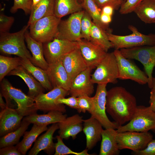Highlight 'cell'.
Masks as SVG:
<instances>
[{
	"label": "cell",
	"instance_id": "10",
	"mask_svg": "<svg viewBox=\"0 0 155 155\" xmlns=\"http://www.w3.org/2000/svg\"><path fill=\"white\" fill-rule=\"evenodd\" d=\"M113 52L117 63L119 79L131 80L141 85L148 84V79L146 73L123 56L119 50L115 49Z\"/></svg>",
	"mask_w": 155,
	"mask_h": 155
},
{
	"label": "cell",
	"instance_id": "9",
	"mask_svg": "<svg viewBox=\"0 0 155 155\" xmlns=\"http://www.w3.org/2000/svg\"><path fill=\"white\" fill-rule=\"evenodd\" d=\"M69 94L68 91L61 87H54L48 93H41L34 98L36 107L38 110L45 113L53 111L65 113L66 111L65 106L59 103L58 100Z\"/></svg>",
	"mask_w": 155,
	"mask_h": 155
},
{
	"label": "cell",
	"instance_id": "3",
	"mask_svg": "<svg viewBox=\"0 0 155 155\" xmlns=\"http://www.w3.org/2000/svg\"><path fill=\"white\" fill-rule=\"evenodd\" d=\"M29 27L27 25L16 32L0 33L1 53L16 55L30 60L32 56L27 49L25 42V34Z\"/></svg>",
	"mask_w": 155,
	"mask_h": 155
},
{
	"label": "cell",
	"instance_id": "26",
	"mask_svg": "<svg viewBox=\"0 0 155 155\" xmlns=\"http://www.w3.org/2000/svg\"><path fill=\"white\" fill-rule=\"evenodd\" d=\"M67 117L66 115L58 111L48 112L46 114L37 113L26 116L23 119L30 123L39 125H47L50 124L58 123L63 121Z\"/></svg>",
	"mask_w": 155,
	"mask_h": 155
},
{
	"label": "cell",
	"instance_id": "52",
	"mask_svg": "<svg viewBox=\"0 0 155 155\" xmlns=\"http://www.w3.org/2000/svg\"><path fill=\"white\" fill-rule=\"evenodd\" d=\"M125 0H121V1L123 2V3Z\"/></svg>",
	"mask_w": 155,
	"mask_h": 155
},
{
	"label": "cell",
	"instance_id": "47",
	"mask_svg": "<svg viewBox=\"0 0 155 155\" xmlns=\"http://www.w3.org/2000/svg\"><path fill=\"white\" fill-rule=\"evenodd\" d=\"M149 106L153 111L155 112V91L151 90L149 100Z\"/></svg>",
	"mask_w": 155,
	"mask_h": 155
},
{
	"label": "cell",
	"instance_id": "22",
	"mask_svg": "<svg viewBox=\"0 0 155 155\" xmlns=\"http://www.w3.org/2000/svg\"><path fill=\"white\" fill-rule=\"evenodd\" d=\"M102 127L101 123L92 116L83 120V131L86 136V148L88 150H92L101 140Z\"/></svg>",
	"mask_w": 155,
	"mask_h": 155
},
{
	"label": "cell",
	"instance_id": "32",
	"mask_svg": "<svg viewBox=\"0 0 155 155\" xmlns=\"http://www.w3.org/2000/svg\"><path fill=\"white\" fill-rule=\"evenodd\" d=\"M108 32L92 22L90 32V41L107 52L113 46L107 35Z\"/></svg>",
	"mask_w": 155,
	"mask_h": 155
},
{
	"label": "cell",
	"instance_id": "4",
	"mask_svg": "<svg viewBox=\"0 0 155 155\" xmlns=\"http://www.w3.org/2000/svg\"><path fill=\"white\" fill-rule=\"evenodd\" d=\"M128 28L132 32L131 34L128 35H118L111 32H107L108 38L115 49L155 45V34H143L131 25H129Z\"/></svg>",
	"mask_w": 155,
	"mask_h": 155
},
{
	"label": "cell",
	"instance_id": "8",
	"mask_svg": "<svg viewBox=\"0 0 155 155\" xmlns=\"http://www.w3.org/2000/svg\"><path fill=\"white\" fill-rule=\"evenodd\" d=\"M118 69L117 59L113 52L107 53L91 74L92 82L98 84H115L118 78Z\"/></svg>",
	"mask_w": 155,
	"mask_h": 155
},
{
	"label": "cell",
	"instance_id": "29",
	"mask_svg": "<svg viewBox=\"0 0 155 155\" xmlns=\"http://www.w3.org/2000/svg\"><path fill=\"white\" fill-rule=\"evenodd\" d=\"M20 65L29 72L46 90L53 88L48 77L46 70L33 65L30 59L21 58Z\"/></svg>",
	"mask_w": 155,
	"mask_h": 155
},
{
	"label": "cell",
	"instance_id": "33",
	"mask_svg": "<svg viewBox=\"0 0 155 155\" xmlns=\"http://www.w3.org/2000/svg\"><path fill=\"white\" fill-rule=\"evenodd\" d=\"M30 124L23 119L18 128L1 137L0 148L18 144L20 137L24 135Z\"/></svg>",
	"mask_w": 155,
	"mask_h": 155
},
{
	"label": "cell",
	"instance_id": "35",
	"mask_svg": "<svg viewBox=\"0 0 155 155\" xmlns=\"http://www.w3.org/2000/svg\"><path fill=\"white\" fill-rule=\"evenodd\" d=\"M21 57L0 55V81L12 70L20 65Z\"/></svg>",
	"mask_w": 155,
	"mask_h": 155
},
{
	"label": "cell",
	"instance_id": "11",
	"mask_svg": "<svg viewBox=\"0 0 155 155\" xmlns=\"http://www.w3.org/2000/svg\"><path fill=\"white\" fill-rule=\"evenodd\" d=\"M43 45L44 56L49 64L62 60L66 54L79 48L77 42L56 37Z\"/></svg>",
	"mask_w": 155,
	"mask_h": 155
},
{
	"label": "cell",
	"instance_id": "7",
	"mask_svg": "<svg viewBox=\"0 0 155 155\" xmlns=\"http://www.w3.org/2000/svg\"><path fill=\"white\" fill-rule=\"evenodd\" d=\"M61 20L54 15L42 18L29 26V34L33 39L42 43L51 41L57 35Z\"/></svg>",
	"mask_w": 155,
	"mask_h": 155
},
{
	"label": "cell",
	"instance_id": "41",
	"mask_svg": "<svg viewBox=\"0 0 155 155\" xmlns=\"http://www.w3.org/2000/svg\"><path fill=\"white\" fill-rule=\"evenodd\" d=\"M15 20L12 16L5 15L3 13L0 14V33L9 32Z\"/></svg>",
	"mask_w": 155,
	"mask_h": 155
},
{
	"label": "cell",
	"instance_id": "48",
	"mask_svg": "<svg viewBox=\"0 0 155 155\" xmlns=\"http://www.w3.org/2000/svg\"><path fill=\"white\" fill-rule=\"evenodd\" d=\"M100 19L103 24L108 25L112 21V16L101 13Z\"/></svg>",
	"mask_w": 155,
	"mask_h": 155
},
{
	"label": "cell",
	"instance_id": "5",
	"mask_svg": "<svg viewBox=\"0 0 155 155\" xmlns=\"http://www.w3.org/2000/svg\"><path fill=\"white\" fill-rule=\"evenodd\" d=\"M155 131V112L149 106H137L131 120L127 124L119 126L117 132L127 131L138 132Z\"/></svg>",
	"mask_w": 155,
	"mask_h": 155
},
{
	"label": "cell",
	"instance_id": "38",
	"mask_svg": "<svg viewBox=\"0 0 155 155\" xmlns=\"http://www.w3.org/2000/svg\"><path fill=\"white\" fill-rule=\"evenodd\" d=\"M92 22L90 16L85 10L81 22V32L82 38H84L90 41V32Z\"/></svg>",
	"mask_w": 155,
	"mask_h": 155
},
{
	"label": "cell",
	"instance_id": "25",
	"mask_svg": "<svg viewBox=\"0 0 155 155\" xmlns=\"http://www.w3.org/2000/svg\"><path fill=\"white\" fill-rule=\"evenodd\" d=\"M112 128L103 129L100 155H117L120 153L116 139L117 130Z\"/></svg>",
	"mask_w": 155,
	"mask_h": 155
},
{
	"label": "cell",
	"instance_id": "39",
	"mask_svg": "<svg viewBox=\"0 0 155 155\" xmlns=\"http://www.w3.org/2000/svg\"><path fill=\"white\" fill-rule=\"evenodd\" d=\"M32 7V0H14V4L10 9V12L15 13L20 9L27 15L30 14Z\"/></svg>",
	"mask_w": 155,
	"mask_h": 155
},
{
	"label": "cell",
	"instance_id": "51",
	"mask_svg": "<svg viewBox=\"0 0 155 155\" xmlns=\"http://www.w3.org/2000/svg\"><path fill=\"white\" fill-rule=\"evenodd\" d=\"M40 0H32V7L36 5L39 3Z\"/></svg>",
	"mask_w": 155,
	"mask_h": 155
},
{
	"label": "cell",
	"instance_id": "31",
	"mask_svg": "<svg viewBox=\"0 0 155 155\" xmlns=\"http://www.w3.org/2000/svg\"><path fill=\"white\" fill-rule=\"evenodd\" d=\"M134 12L146 24L155 23V0H144L135 8Z\"/></svg>",
	"mask_w": 155,
	"mask_h": 155
},
{
	"label": "cell",
	"instance_id": "40",
	"mask_svg": "<svg viewBox=\"0 0 155 155\" xmlns=\"http://www.w3.org/2000/svg\"><path fill=\"white\" fill-rule=\"evenodd\" d=\"M144 0H125L119 10L120 13L125 14L134 11L136 7Z\"/></svg>",
	"mask_w": 155,
	"mask_h": 155
},
{
	"label": "cell",
	"instance_id": "2",
	"mask_svg": "<svg viewBox=\"0 0 155 155\" xmlns=\"http://www.w3.org/2000/svg\"><path fill=\"white\" fill-rule=\"evenodd\" d=\"M0 92L5 98L7 107L13 108L14 102L18 112L24 117L37 113L34 99L24 93L20 89L13 86L7 79L0 82Z\"/></svg>",
	"mask_w": 155,
	"mask_h": 155
},
{
	"label": "cell",
	"instance_id": "46",
	"mask_svg": "<svg viewBox=\"0 0 155 155\" xmlns=\"http://www.w3.org/2000/svg\"><path fill=\"white\" fill-rule=\"evenodd\" d=\"M114 8L110 5H106L101 9V13L112 16L114 10Z\"/></svg>",
	"mask_w": 155,
	"mask_h": 155
},
{
	"label": "cell",
	"instance_id": "44",
	"mask_svg": "<svg viewBox=\"0 0 155 155\" xmlns=\"http://www.w3.org/2000/svg\"><path fill=\"white\" fill-rule=\"evenodd\" d=\"M58 102L59 104L66 105L76 110L78 108L77 97L71 96L68 98L63 97L58 99Z\"/></svg>",
	"mask_w": 155,
	"mask_h": 155
},
{
	"label": "cell",
	"instance_id": "37",
	"mask_svg": "<svg viewBox=\"0 0 155 155\" xmlns=\"http://www.w3.org/2000/svg\"><path fill=\"white\" fill-rule=\"evenodd\" d=\"M77 99L78 108L77 111L79 113H85L88 111L90 114L94 107L93 97L84 95L78 97Z\"/></svg>",
	"mask_w": 155,
	"mask_h": 155
},
{
	"label": "cell",
	"instance_id": "15",
	"mask_svg": "<svg viewBox=\"0 0 155 155\" xmlns=\"http://www.w3.org/2000/svg\"><path fill=\"white\" fill-rule=\"evenodd\" d=\"M77 42L87 67L92 69L96 67L107 53L101 47L91 41L81 39Z\"/></svg>",
	"mask_w": 155,
	"mask_h": 155
},
{
	"label": "cell",
	"instance_id": "17",
	"mask_svg": "<svg viewBox=\"0 0 155 155\" xmlns=\"http://www.w3.org/2000/svg\"><path fill=\"white\" fill-rule=\"evenodd\" d=\"M46 71L53 88L60 87L69 92L71 80L62 64V60L49 64Z\"/></svg>",
	"mask_w": 155,
	"mask_h": 155
},
{
	"label": "cell",
	"instance_id": "21",
	"mask_svg": "<svg viewBox=\"0 0 155 155\" xmlns=\"http://www.w3.org/2000/svg\"><path fill=\"white\" fill-rule=\"evenodd\" d=\"M83 120L82 116L76 114L58 123L59 135L63 139H68L70 137L75 139L83 130Z\"/></svg>",
	"mask_w": 155,
	"mask_h": 155
},
{
	"label": "cell",
	"instance_id": "23",
	"mask_svg": "<svg viewBox=\"0 0 155 155\" xmlns=\"http://www.w3.org/2000/svg\"><path fill=\"white\" fill-rule=\"evenodd\" d=\"M25 38L28 48L32 55L30 60L31 62L34 65L46 70L49 64L44 56L43 43L33 39L28 30L25 34Z\"/></svg>",
	"mask_w": 155,
	"mask_h": 155
},
{
	"label": "cell",
	"instance_id": "49",
	"mask_svg": "<svg viewBox=\"0 0 155 155\" xmlns=\"http://www.w3.org/2000/svg\"><path fill=\"white\" fill-rule=\"evenodd\" d=\"M3 96L1 93H0V106L1 108V110H3L6 107V105L3 99Z\"/></svg>",
	"mask_w": 155,
	"mask_h": 155
},
{
	"label": "cell",
	"instance_id": "1",
	"mask_svg": "<svg viewBox=\"0 0 155 155\" xmlns=\"http://www.w3.org/2000/svg\"><path fill=\"white\" fill-rule=\"evenodd\" d=\"M137 106L135 97L121 86L107 91L106 111L119 126L131 119Z\"/></svg>",
	"mask_w": 155,
	"mask_h": 155
},
{
	"label": "cell",
	"instance_id": "45",
	"mask_svg": "<svg viewBox=\"0 0 155 155\" xmlns=\"http://www.w3.org/2000/svg\"><path fill=\"white\" fill-rule=\"evenodd\" d=\"M0 155H22L16 147L9 146L0 148Z\"/></svg>",
	"mask_w": 155,
	"mask_h": 155
},
{
	"label": "cell",
	"instance_id": "53",
	"mask_svg": "<svg viewBox=\"0 0 155 155\" xmlns=\"http://www.w3.org/2000/svg\"></svg>",
	"mask_w": 155,
	"mask_h": 155
},
{
	"label": "cell",
	"instance_id": "30",
	"mask_svg": "<svg viewBox=\"0 0 155 155\" xmlns=\"http://www.w3.org/2000/svg\"><path fill=\"white\" fill-rule=\"evenodd\" d=\"M82 3L78 0H55L54 15L61 19L68 15L82 11Z\"/></svg>",
	"mask_w": 155,
	"mask_h": 155
},
{
	"label": "cell",
	"instance_id": "28",
	"mask_svg": "<svg viewBox=\"0 0 155 155\" xmlns=\"http://www.w3.org/2000/svg\"><path fill=\"white\" fill-rule=\"evenodd\" d=\"M55 0H41L32 8L27 25L29 26L40 18L54 15Z\"/></svg>",
	"mask_w": 155,
	"mask_h": 155
},
{
	"label": "cell",
	"instance_id": "43",
	"mask_svg": "<svg viewBox=\"0 0 155 155\" xmlns=\"http://www.w3.org/2000/svg\"><path fill=\"white\" fill-rule=\"evenodd\" d=\"M95 3L100 9L106 5L112 6L115 10L120 8L123 2L121 0H94Z\"/></svg>",
	"mask_w": 155,
	"mask_h": 155
},
{
	"label": "cell",
	"instance_id": "36",
	"mask_svg": "<svg viewBox=\"0 0 155 155\" xmlns=\"http://www.w3.org/2000/svg\"><path fill=\"white\" fill-rule=\"evenodd\" d=\"M56 138L57 142L55 143V151L54 155H65L73 154L75 155H90L88 152V150L86 149L80 152H75L72 150L64 143L63 139L59 135H57Z\"/></svg>",
	"mask_w": 155,
	"mask_h": 155
},
{
	"label": "cell",
	"instance_id": "14",
	"mask_svg": "<svg viewBox=\"0 0 155 155\" xmlns=\"http://www.w3.org/2000/svg\"><path fill=\"white\" fill-rule=\"evenodd\" d=\"M85 10L72 13L67 19L61 20L55 37L70 41L78 42L82 39L81 26Z\"/></svg>",
	"mask_w": 155,
	"mask_h": 155
},
{
	"label": "cell",
	"instance_id": "16",
	"mask_svg": "<svg viewBox=\"0 0 155 155\" xmlns=\"http://www.w3.org/2000/svg\"><path fill=\"white\" fill-rule=\"evenodd\" d=\"M92 69L88 67L71 81L69 94L77 97L86 95L90 96L94 91V84L91 78Z\"/></svg>",
	"mask_w": 155,
	"mask_h": 155
},
{
	"label": "cell",
	"instance_id": "27",
	"mask_svg": "<svg viewBox=\"0 0 155 155\" xmlns=\"http://www.w3.org/2000/svg\"><path fill=\"white\" fill-rule=\"evenodd\" d=\"M48 129L47 125H39L33 124L30 131L25 132L22 140L16 146L22 155L26 154L38 136Z\"/></svg>",
	"mask_w": 155,
	"mask_h": 155
},
{
	"label": "cell",
	"instance_id": "24",
	"mask_svg": "<svg viewBox=\"0 0 155 155\" xmlns=\"http://www.w3.org/2000/svg\"><path fill=\"white\" fill-rule=\"evenodd\" d=\"M8 75H16L21 78L28 88V95L33 98L44 91L45 89L40 83L22 65L11 71Z\"/></svg>",
	"mask_w": 155,
	"mask_h": 155
},
{
	"label": "cell",
	"instance_id": "18",
	"mask_svg": "<svg viewBox=\"0 0 155 155\" xmlns=\"http://www.w3.org/2000/svg\"><path fill=\"white\" fill-rule=\"evenodd\" d=\"M62 62L71 81L88 67L79 48L65 55Z\"/></svg>",
	"mask_w": 155,
	"mask_h": 155
},
{
	"label": "cell",
	"instance_id": "34",
	"mask_svg": "<svg viewBox=\"0 0 155 155\" xmlns=\"http://www.w3.org/2000/svg\"><path fill=\"white\" fill-rule=\"evenodd\" d=\"M82 4L83 8L93 20V22L107 32L108 26L102 22L100 19L101 9L98 7L94 0H83Z\"/></svg>",
	"mask_w": 155,
	"mask_h": 155
},
{
	"label": "cell",
	"instance_id": "12",
	"mask_svg": "<svg viewBox=\"0 0 155 155\" xmlns=\"http://www.w3.org/2000/svg\"><path fill=\"white\" fill-rule=\"evenodd\" d=\"M153 136L148 132L127 131L117 132L116 139L119 149H128L132 151L142 150L153 139Z\"/></svg>",
	"mask_w": 155,
	"mask_h": 155
},
{
	"label": "cell",
	"instance_id": "42",
	"mask_svg": "<svg viewBox=\"0 0 155 155\" xmlns=\"http://www.w3.org/2000/svg\"><path fill=\"white\" fill-rule=\"evenodd\" d=\"M131 154L135 155H155V139H152L144 149L132 151Z\"/></svg>",
	"mask_w": 155,
	"mask_h": 155
},
{
	"label": "cell",
	"instance_id": "6",
	"mask_svg": "<svg viewBox=\"0 0 155 155\" xmlns=\"http://www.w3.org/2000/svg\"><path fill=\"white\" fill-rule=\"evenodd\" d=\"M119 50L126 58L136 60L143 65L148 79V86L151 89L152 73L155 66V45L136 46Z\"/></svg>",
	"mask_w": 155,
	"mask_h": 155
},
{
	"label": "cell",
	"instance_id": "19",
	"mask_svg": "<svg viewBox=\"0 0 155 155\" xmlns=\"http://www.w3.org/2000/svg\"><path fill=\"white\" fill-rule=\"evenodd\" d=\"M58 129V123L53 124L44 133L37 139L33 147L28 152V155H36L42 150L49 155L54 154L55 143L53 142V135Z\"/></svg>",
	"mask_w": 155,
	"mask_h": 155
},
{
	"label": "cell",
	"instance_id": "20",
	"mask_svg": "<svg viewBox=\"0 0 155 155\" xmlns=\"http://www.w3.org/2000/svg\"><path fill=\"white\" fill-rule=\"evenodd\" d=\"M23 116L16 109L6 107L0 113V136L13 131L20 126Z\"/></svg>",
	"mask_w": 155,
	"mask_h": 155
},
{
	"label": "cell",
	"instance_id": "50",
	"mask_svg": "<svg viewBox=\"0 0 155 155\" xmlns=\"http://www.w3.org/2000/svg\"><path fill=\"white\" fill-rule=\"evenodd\" d=\"M151 90L155 91V78H152V87Z\"/></svg>",
	"mask_w": 155,
	"mask_h": 155
},
{
	"label": "cell",
	"instance_id": "13",
	"mask_svg": "<svg viewBox=\"0 0 155 155\" xmlns=\"http://www.w3.org/2000/svg\"><path fill=\"white\" fill-rule=\"evenodd\" d=\"M106 84H98L96 93L93 97V110L90 114L97 119L105 129L112 128L117 129L119 126L114 121H111L106 113Z\"/></svg>",
	"mask_w": 155,
	"mask_h": 155
}]
</instances>
